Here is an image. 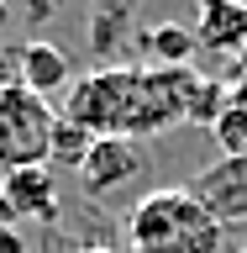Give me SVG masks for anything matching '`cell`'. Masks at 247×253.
Wrapping results in <instances>:
<instances>
[{"label": "cell", "instance_id": "obj_1", "mask_svg": "<svg viewBox=\"0 0 247 253\" xmlns=\"http://www.w3.org/2000/svg\"><path fill=\"white\" fill-rule=\"evenodd\" d=\"M216 211L195 195L189 185L147 190L126 211V248L132 253H221Z\"/></svg>", "mask_w": 247, "mask_h": 253}, {"label": "cell", "instance_id": "obj_2", "mask_svg": "<svg viewBox=\"0 0 247 253\" xmlns=\"http://www.w3.org/2000/svg\"><path fill=\"white\" fill-rule=\"evenodd\" d=\"M137 111H142V69L137 63H106L84 74L63 100V122L84 126L90 137H132L137 142Z\"/></svg>", "mask_w": 247, "mask_h": 253}, {"label": "cell", "instance_id": "obj_3", "mask_svg": "<svg viewBox=\"0 0 247 253\" xmlns=\"http://www.w3.org/2000/svg\"><path fill=\"white\" fill-rule=\"evenodd\" d=\"M53 126H58V111L42 95H32L27 84H5L0 90V174L47 164Z\"/></svg>", "mask_w": 247, "mask_h": 253}, {"label": "cell", "instance_id": "obj_4", "mask_svg": "<svg viewBox=\"0 0 247 253\" xmlns=\"http://www.w3.org/2000/svg\"><path fill=\"white\" fill-rule=\"evenodd\" d=\"M58 174L37 164V169H11L0 174V227L16 221H58Z\"/></svg>", "mask_w": 247, "mask_h": 253}, {"label": "cell", "instance_id": "obj_5", "mask_svg": "<svg viewBox=\"0 0 247 253\" xmlns=\"http://www.w3.org/2000/svg\"><path fill=\"white\" fill-rule=\"evenodd\" d=\"M142 174V153L132 137H95L90 158L79 164V185H84V195H110V190L132 185Z\"/></svg>", "mask_w": 247, "mask_h": 253}, {"label": "cell", "instance_id": "obj_6", "mask_svg": "<svg viewBox=\"0 0 247 253\" xmlns=\"http://www.w3.org/2000/svg\"><path fill=\"white\" fill-rule=\"evenodd\" d=\"M189 190L216 211V221H247V158H216L189 179Z\"/></svg>", "mask_w": 247, "mask_h": 253}, {"label": "cell", "instance_id": "obj_7", "mask_svg": "<svg viewBox=\"0 0 247 253\" xmlns=\"http://www.w3.org/2000/svg\"><path fill=\"white\" fill-rule=\"evenodd\" d=\"M16 63H21V79L16 84H27L32 95H69L74 90V63H69V53H63L58 42H42V37H32V42L16 47Z\"/></svg>", "mask_w": 247, "mask_h": 253}, {"label": "cell", "instance_id": "obj_8", "mask_svg": "<svg viewBox=\"0 0 247 253\" xmlns=\"http://www.w3.org/2000/svg\"><path fill=\"white\" fill-rule=\"evenodd\" d=\"M195 37H200V47L226 53V58L247 53V5H237V0H200L195 5Z\"/></svg>", "mask_w": 247, "mask_h": 253}, {"label": "cell", "instance_id": "obj_9", "mask_svg": "<svg viewBox=\"0 0 247 253\" xmlns=\"http://www.w3.org/2000/svg\"><path fill=\"white\" fill-rule=\"evenodd\" d=\"M137 47H142V58H147V69H189L200 37H195L189 27L163 21V27H142L137 32Z\"/></svg>", "mask_w": 247, "mask_h": 253}, {"label": "cell", "instance_id": "obj_10", "mask_svg": "<svg viewBox=\"0 0 247 253\" xmlns=\"http://www.w3.org/2000/svg\"><path fill=\"white\" fill-rule=\"evenodd\" d=\"M90 148H95V137H90V132L58 116V126H53V148H47V169H53V174H58V169L79 174V164L90 158Z\"/></svg>", "mask_w": 247, "mask_h": 253}, {"label": "cell", "instance_id": "obj_11", "mask_svg": "<svg viewBox=\"0 0 247 253\" xmlns=\"http://www.w3.org/2000/svg\"><path fill=\"white\" fill-rule=\"evenodd\" d=\"M216 142H221V158H247V106L242 100H226V111L216 116Z\"/></svg>", "mask_w": 247, "mask_h": 253}, {"label": "cell", "instance_id": "obj_12", "mask_svg": "<svg viewBox=\"0 0 247 253\" xmlns=\"http://www.w3.org/2000/svg\"><path fill=\"white\" fill-rule=\"evenodd\" d=\"M226 84H232V100H242V106H247V53H237V58H232Z\"/></svg>", "mask_w": 247, "mask_h": 253}, {"label": "cell", "instance_id": "obj_13", "mask_svg": "<svg viewBox=\"0 0 247 253\" xmlns=\"http://www.w3.org/2000/svg\"><path fill=\"white\" fill-rule=\"evenodd\" d=\"M16 79H21V63H16L11 47H0V90H5V84H16Z\"/></svg>", "mask_w": 247, "mask_h": 253}, {"label": "cell", "instance_id": "obj_14", "mask_svg": "<svg viewBox=\"0 0 247 253\" xmlns=\"http://www.w3.org/2000/svg\"><path fill=\"white\" fill-rule=\"evenodd\" d=\"M0 253H27V243L16 237V227H0Z\"/></svg>", "mask_w": 247, "mask_h": 253}, {"label": "cell", "instance_id": "obj_15", "mask_svg": "<svg viewBox=\"0 0 247 253\" xmlns=\"http://www.w3.org/2000/svg\"><path fill=\"white\" fill-rule=\"evenodd\" d=\"M21 11L27 16H53V0H21Z\"/></svg>", "mask_w": 247, "mask_h": 253}, {"label": "cell", "instance_id": "obj_16", "mask_svg": "<svg viewBox=\"0 0 247 253\" xmlns=\"http://www.w3.org/2000/svg\"><path fill=\"white\" fill-rule=\"evenodd\" d=\"M5 21H11V5H5V0H0V27H5Z\"/></svg>", "mask_w": 247, "mask_h": 253}, {"label": "cell", "instance_id": "obj_17", "mask_svg": "<svg viewBox=\"0 0 247 253\" xmlns=\"http://www.w3.org/2000/svg\"><path fill=\"white\" fill-rule=\"evenodd\" d=\"M84 253H116V248H84Z\"/></svg>", "mask_w": 247, "mask_h": 253}, {"label": "cell", "instance_id": "obj_18", "mask_svg": "<svg viewBox=\"0 0 247 253\" xmlns=\"http://www.w3.org/2000/svg\"><path fill=\"white\" fill-rule=\"evenodd\" d=\"M237 5H247V0H237Z\"/></svg>", "mask_w": 247, "mask_h": 253}, {"label": "cell", "instance_id": "obj_19", "mask_svg": "<svg viewBox=\"0 0 247 253\" xmlns=\"http://www.w3.org/2000/svg\"><path fill=\"white\" fill-rule=\"evenodd\" d=\"M242 253H247V243H242Z\"/></svg>", "mask_w": 247, "mask_h": 253}]
</instances>
